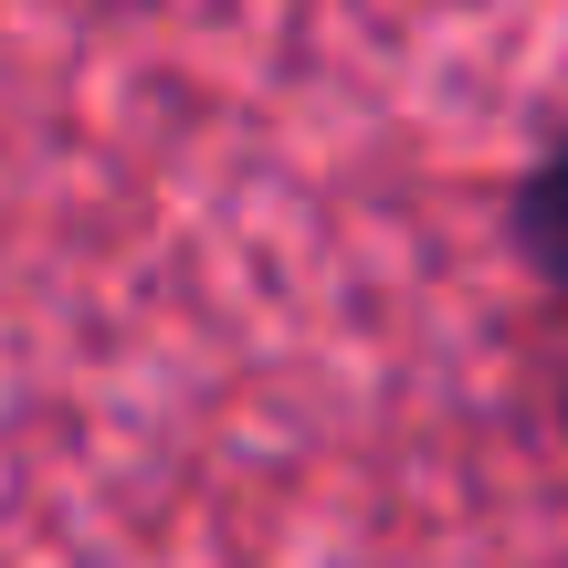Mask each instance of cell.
<instances>
[{"mask_svg":"<svg viewBox=\"0 0 568 568\" xmlns=\"http://www.w3.org/2000/svg\"><path fill=\"white\" fill-rule=\"evenodd\" d=\"M516 243H527V264L568 295V148L527 180V201H516Z\"/></svg>","mask_w":568,"mask_h":568,"instance_id":"6da1fadb","label":"cell"}]
</instances>
